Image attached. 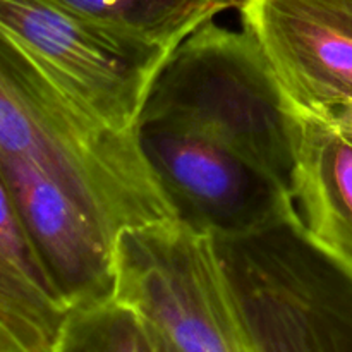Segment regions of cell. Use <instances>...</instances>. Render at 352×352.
Returning a JSON list of instances; mask_svg holds the SVG:
<instances>
[{"mask_svg":"<svg viewBox=\"0 0 352 352\" xmlns=\"http://www.w3.org/2000/svg\"><path fill=\"white\" fill-rule=\"evenodd\" d=\"M93 21L164 45H179L189 33L217 19L239 0H54Z\"/></svg>","mask_w":352,"mask_h":352,"instance_id":"cell-11","label":"cell"},{"mask_svg":"<svg viewBox=\"0 0 352 352\" xmlns=\"http://www.w3.org/2000/svg\"><path fill=\"white\" fill-rule=\"evenodd\" d=\"M69 313L0 177V352H57Z\"/></svg>","mask_w":352,"mask_h":352,"instance_id":"cell-10","label":"cell"},{"mask_svg":"<svg viewBox=\"0 0 352 352\" xmlns=\"http://www.w3.org/2000/svg\"><path fill=\"white\" fill-rule=\"evenodd\" d=\"M57 352H162V339L136 308L110 298L69 313Z\"/></svg>","mask_w":352,"mask_h":352,"instance_id":"cell-12","label":"cell"},{"mask_svg":"<svg viewBox=\"0 0 352 352\" xmlns=\"http://www.w3.org/2000/svg\"><path fill=\"white\" fill-rule=\"evenodd\" d=\"M237 12L289 110L352 107V0H239Z\"/></svg>","mask_w":352,"mask_h":352,"instance_id":"cell-7","label":"cell"},{"mask_svg":"<svg viewBox=\"0 0 352 352\" xmlns=\"http://www.w3.org/2000/svg\"><path fill=\"white\" fill-rule=\"evenodd\" d=\"M0 155L57 181L116 244L126 229L177 219L138 141L82 105L0 30Z\"/></svg>","mask_w":352,"mask_h":352,"instance_id":"cell-1","label":"cell"},{"mask_svg":"<svg viewBox=\"0 0 352 352\" xmlns=\"http://www.w3.org/2000/svg\"><path fill=\"white\" fill-rule=\"evenodd\" d=\"M289 113L294 226L352 274V107Z\"/></svg>","mask_w":352,"mask_h":352,"instance_id":"cell-9","label":"cell"},{"mask_svg":"<svg viewBox=\"0 0 352 352\" xmlns=\"http://www.w3.org/2000/svg\"><path fill=\"white\" fill-rule=\"evenodd\" d=\"M215 244L258 352H352V274L294 223Z\"/></svg>","mask_w":352,"mask_h":352,"instance_id":"cell-3","label":"cell"},{"mask_svg":"<svg viewBox=\"0 0 352 352\" xmlns=\"http://www.w3.org/2000/svg\"><path fill=\"white\" fill-rule=\"evenodd\" d=\"M0 177L69 311L113 298V241L102 226L57 181L26 162L0 155Z\"/></svg>","mask_w":352,"mask_h":352,"instance_id":"cell-8","label":"cell"},{"mask_svg":"<svg viewBox=\"0 0 352 352\" xmlns=\"http://www.w3.org/2000/svg\"><path fill=\"white\" fill-rule=\"evenodd\" d=\"M136 134L186 226L213 237H239L296 222L291 192L217 141L160 122H140Z\"/></svg>","mask_w":352,"mask_h":352,"instance_id":"cell-6","label":"cell"},{"mask_svg":"<svg viewBox=\"0 0 352 352\" xmlns=\"http://www.w3.org/2000/svg\"><path fill=\"white\" fill-rule=\"evenodd\" d=\"M0 30L119 131H136L151 82L177 47L107 26L54 0H0Z\"/></svg>","mask_w":352,"mask_h":352,"instance_id":"cell-5","label":"cell"},{"mask_svg":"<svg viewBox=\"0 0 352 352\" xmlns=\"http://www.w3.org/2000/svg\"><path fill=\"white\" fill-rule=\"evenodd\" d=\"M113 258V298L175 352H258L212 234L179 219L126 229Z\"/></svg>","mask_w":352,"mask_h":352,"instance_id":"cell-4","label":"cell"},{"mask_svg":"<svg viewBox=\"0 0 352 352\" xmlns=\"http://www.w3.org/2000/svg\"><path fill=\"white\" fill-rule=\"evenodd\" d=\"M153 329H155V327H153ZM158 336H160V333H158ZM160 339H162V336H160ZM162 352H175V351L172 349V347L168 346V344L165 342L164 339H162Z\"/></svg>","mask_w":352,"mask_h":352,"instance_id":"cell-13","label":"cell"},{"mask_svg":"<svg viewBox=\"0 0 352 352\" xmlns=\"http://www.w3.org/2000/svg\"><path fill=\"white\" fill-rule=\"evenodd\" d=\"M140 122L210 138L291 192V113L260 43L243 24L212 19L189 33L155 76Z\"/></svg>","mask_w":352,"mask_h":352,"instance_id":"cell-2","label":"cell"}]
</instances>
